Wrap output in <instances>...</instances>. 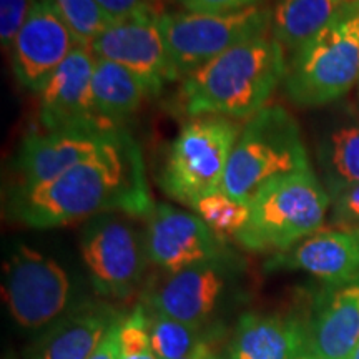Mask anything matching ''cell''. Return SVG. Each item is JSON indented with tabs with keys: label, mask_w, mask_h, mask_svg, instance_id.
<instances>
[{
	"label": "cell",
	"mask_w": 359,
	"mask_h": 359,
	"mask_svg": "<svg viewBox=\"0 0 359 359\" xmlns=\"http://www.w3.org/2000/svg\"><path fill=\"white\" fill-rule=\"evenodd\" d=\"M154 206L142 148L125 128L92 158L50 182L8 187L6 191L8 217L35 230L65 226L103 213L147 218Z\"/></svg>",
	"instance_id": "obj_1"
},
{
	"label": "cell",
	"mask_w": 359,
	"mask_h": 359,
	"mask_svg": "<svg viewBox=\"0 0 359 359\" xmlns=\"http://www.w3.org/2000/svg\"><path fill=\"white\" fill-rule=\"evenodd\" d=\"M285 50L271 35L243 42L182 79L183 109L191 116L250 120L283 83Z\"/></svg>",
	"instance_id": "obj_2"
},
{
	"label": "cell",
	"mask_w": 359,
	"mask_h": 359,
	"mask_svg": "<svg viewBox=\"0 0 359 359\" xmlns=\"http://www.w3.org/2000/svg\"><path fill=\"white\" fill-rule=\"evenodd\" d=\"M359 82V0H348L320 34L286 60V95L318 109L348 95Z\"/></svg>",
	"instance_id": "obj_3"
},
{
	"label": "cell",
	"mask_w": 359,
	"mask_h": 359,
	"mask_svg": "<svg viewBox=\"0 0 359 359\" xmlns=\"http://www.w3.org/2000/svg\"><path fill=\"white\" fill-rule=\"evenodd\" d=\"M309 168L298 122L281 105H266L241 127L222 191L250 203L273 180Z\"/></svg>",
	"instance_id": "obj_4"
},
{
	"label": "cell",
	"mask_w": 359,
	"mask_h": 359,
	"mask_svg": "<svg viewBox=\"0 0 359 359\" xmlns=\"http://www.w3.org/2000/svg\"><path fill=\"white\" fill-rule=\"evenodd\" d=\"M331 196L311 168L273 180L250 201L236 241L255 253H285L325 224Z\"/></svg>",
	"instance_id": "obj_5"
},
{
	"label": "cell",
	"mask_w": 359,
	"mask_h": 359,
	"mask_svg": "<svg viewBox=\"0 0 359 359\" xmlns=\"http://www.w3.org/2000/svg\"><path fill=\"white\" fill-rule=\"evenodd\" d=\"M241 127L217 115L193 116L170 143L158 183L170 198L193 208L222 190Z\"/></svg>",
	"instance_id": "obj_6"
},
{
	"label": "cell",
	"mask_w": 359,
	"mask_h": 359,
	"mask_svg": "<svg viewBox=\"0 0 359 359\" xmlns=\"http://www.w3.org/2000/svg\"><path fill=\"white\" fill-rule=\"evenodd\" d=\"M269 27L271 8L263 6L228 13L185 11L160 15L161 34L178 79L236 45L268 35Z\"/></svg>",
	"instance_id": "obj_7"
},
{
	"label": "cell",
	"mask_w": 359,
	"mask_h": 359,
	"mask_svg": "<svg viewBox=\"0 0 359 359\" xmlns=\"http://www.w3.org/2000/svg\"><path fill=\"white\" fill-rule=\"evenodd\" d=\"M127 217L98 215L87 219L80 233V255L90 283L103 298H132L150 263L145 233L138 231Z\"/></svg>",
	"instance_id": "obj_8"
},
{
	"label": "cell",
	"mask_w": 359,
	"mask_h": 359,
	"mask_svg": "<svg viewBox=\"0 0 359 359\" xmlns=\"http://www.w3.org/2000/svg\"><path fill=\"white\" fill-rule=\"evenodd\" d=\"M72 278L60 262L29 245H17L2 266V298L25 330L57 323L72 302Z\"/></svg>",
	"instance_id": "obj_9"
},
{
	"label": "cell",
	"mask_w": 359,
	"mask_h": 359,
	"mask_svg": "<svg viewBox=\"0 0 359 359\" xmlns=\"http://www.w3.org/2000/svg\"><path fill=\"white\" fill-rule=\"evenodd\" d=\"M97 58L115 62L137 75L151 97L178 80L154 8L115 20L90 47Z\"/></svg>",
	"instance_id": "obj_10"
},
{
	"label": "cell",
	"mask_w": 359,
	"mask_h": 359,
	"mask_svg": "<svg viewBox=\"0 0 359 359\" xmlns=\"http://www.w3.org/2000/svg\"><path fill=\"white\" fill-rule=\"evenodd\" d=\"M145 219L148 259L163 273H177L230 255L223 238L196 213L155 203Z\"/></svg>",
	"instance_id": "obj_11"
},
{
	"label": "cell",
	"mask_w": 359,
	"mask_h": 359,
	"mask_svg": "<svg viewBox=\"0 0 359 359\" xmlns=\"http://www.w3.org/2000/svg\"><path fill=\"white\" fill-rule=\"evenodd\" d=\"M77 47V39L52 0H34L29 17L11 47V65L17 82L39 95Z\"/></svg>",
	"instance_id": "obj_12"
},
{
	"label": "cell",
	"mask_w": 359,
	"mask_h": 359,
	"mask_svg": "<svg viewBox=\"0 0 359 359\" xmlns=\"http://www.w3.org/2000/svg\"><path fill=\"white\" fill-rule=\"evenodd\" d=\"M231 275V255L177 273H163V278L150 285L143 304L177 321L205 327L226 293Z\"/></svg>",
	"instance_id": "obj_13"
},
{
	"label": "cell",
	"mask_w": 359,
	"mask_h": 359,
	"mask_svg": "<svg viewBox=\"0 0 359 359\" xmlns=\"http://www.w3.org/2000/svg\"><path fill=\"white\" fill-rule=\"evenodd\" d=\"M122 128H70L32 132L22 138L11 187H35L92 158Z\"/></svg>",
	"instance_id": "obj_14"
},
{
	"label": "cell",
	"mask_w": 359,
	"mask_h": 359,
	"mask_svg": "<svg viewBox=\"0 0 359 359\" xmlns=\"http://www.w3.org/2000/svg\"><path fill=\"white\" fill-rule=\"evenodd\" d=\"M95 55L77 47L39 93V122L43 132L70 128H116L97 115L92 98Z\"/></svg>",
	"instance_id": "obj_15"
},
{
	"label": "cell",
	"mask_w": 359,
	"mask_h": 359,
	"mask_svg": "<svg viewBox=\"0 0 359 359\" xmlns=\"http://www.w3.org/2000/svg\"><path fill=\"white\" fill-rule=\"evenodd\" d=\"M269 266L299 269L330 286L344 285L359 276V233L320 230L273 258Z\"/></svg>",
	"instance_id": "obj_16"
},
{
	"label": "cell",
	"mask_w": 359,
	"mask_h": 359,
	"mask_svg": "<svg viewBox=\"0 0 359 359\" xmlns=\"http://www.w3.org/2000/svg\"><path fill=\"white\" fill-rule=\"evenodd\" d=\"M309 349V333L293 318L248 313L233 334L228 359H294Z\"/></svg>",
	"instance_id": "obj_17"
},
{
	"label": "cell",
	"mask_w": 359,
	"mask_h": 359,
	"mask_svg": "<svg viewBox=\"0 0 359 359\" xmlns=\"http://www.w3.org/2000/svg\"><path fill=\"white\" fill-rule=\"evenodd\" d=\"M331 288L308 331L309 353L318 359H351L359 344V276Z\"/></svg>",
	"instance_id": "obj_18"
},
{
	"label": "cell",
	"mask_w": 359,
	"mask_h": 359,
	"mask_svg": "<svg viewBox=\"0 0 359 359\" xmlns=\"http://www.w3.org/2000/svg\"><path fill=\"white\" fill-rule=\"evenodd\" d=\"M122 316L109 304L77 306L53 323L40 344L37 359H90Z\"/></svg>",
	"instance_id": "obj_19"
},
{
	"label": "cell",
	"mask_w": 359,
	"mask_h": 359,
	"mask_svg": "<svg viewBox=\"0 0 359 359\" xmlns=\"http://www.w3.org/2000/svg\"><path fill=\"white\" fill-rule=\"evenodd\" d=\"M150 92L137 75L105 58L95 57L92 77V98L97 115L111 127L122 123L140 109Z\"/></svg>",
	"instance_id": "obj_20"
},
{
	"label": "cell",
	"mask_w": 359,
	"mask_h": 359,
	"mask_svg": "<svg viewBox=\"0 0 359 359\" xmlns=\"http://www.w3.org/2000/svg\"><path fill=\"white\" fill-rule=\"evenodd\" d=\"M318 165L321 183L333 198L359 185V120H336L323 130L318 142Z\"/></svg>",
	"instance_id": "obj_21"
},
{
	"label": "cell",
	"mask_w": 359,
	"mask_h": 359,
	"mask_svg": "<svg viewBox=\"0 0 359 359\" xmlns=\"http://www.w3.org/2000/svg\"><path fill=\"white\" fill-rule=\"evenodd\" d=\"M348 0H276L271 8V37L293 52L320 34Z\"/></svg>",
	"instance_id": "obj_22"
},
{
	"label": "cell",
	"mask_w": 359,
	"mask_h": 359,
	"mask_svg": "<svg viewBox=\"0 0 359 359\" xmlns=\"http://www.w3.org/2000/svg\"><path fill=\"white\" fill-rule=\"evenodd\" d=\"M145 309L151 348L158 359H183L205 341L203 327L177 321L147 306Z\"/></svg>",
	"instance_id": "obj_23"
},
{
	"label": "cell",
	"mask_w": 359,
	"mask_h": 359,
	"mask_svg": "<svg viewBox=\"0 0 359 359\" xmlns=\"http://www.w3.org/2000/svg\"><path fill=\"white\" fill-rule=\"evenodd\" d=\"M57 12L69 25L80 47L92 43L114 24L115 19L100 7L97 0H52Z\"/></svg>",
	"instance_id": "obj_24"
},
{
	"label": "cell",
	"mask_w": 359,
	"mask_h": 359,
	"mask_svg": "<svg viewBox=\"0 0 359 359\" xmlns=\"http://www.w3.org/2000/svg\"><path fill=\"white\" fill-rule=\"evenodd\" d=\"M193 210L223 240L236 238L250 219V203L231 198L222 190L201 198Z\"/></svg>",
	"instance_id": "obj_25"
},
{
	"label": "cell",
	"mask_w": 359,
	"mask_h": 359,
	"mask_svg": "<svg viewBox=\"0 0 359 359\" xmlns=\"http://www.w3.org/2000/svg\"><path fill=\"white\" fill-rule=\"evenodd\" d=\"M118 359H158L151 348L147 309L138 304L120 323Z\"/></svg>",
	"instance_id": "obj_26"
},
{
	"label": "cell",
	"mask_w": 359,
	"mask_h": 359,
	"mask_svg": "<svg viewBox=\"0 0 359 359\" xmlns=\"http://www.w3.org/2000/svg\"><path fill=\"white\" fill-rule=\"evenodd\" d=\"M34 0H0V42L11 50L17 34L24 27Z\"/></svg>",
	"instance_id": "obj_27"
},
{
	"label": "cell",
	"mask_w": 359,
	"mask_h": 359,
	"mask_svg": "<svg viewBox=\"0 0 359 359\" xmlns=\"http://www.w3.org/2000/svg\"><path fill=\"white\" fill-rule=\"evenodd\" d=\"M331 224L338 230L359 233V185L331 198Z\"/></svg>",
	"instance_id": "obj_28"
},
{
	"label": "cell",
	"mask_w": 359,
	"mask_h": 359,
	"mask_svg": "<svg viewBox=\"0 0 359 359\" xmlns=\"http://www.w3.org/2000/svg\"><path fill=\"white\" fill-rule=\"evenodd\" d=\"M185 11L200 13H228L257 7L263 0H178Z\"/></svg>",
	"instance_id": "obj_29"
},
{
	"label": "cell",
	"mask_w": 359,
	"mask_h": 359,
	"mask_svg": "<svg viewBox=\"0 0 359 359\" xmlns=\"http://www.w3.org/2000/svg\"><path fill=\"white\" fill-rule=\"evenodd\" d=\"M97 2L115 20L125 19V17L133 15L137 12L151 8V0H97Z\"/></svg>",
	"instance_id": "obj_30"
},
{
	"label": "cell",
	"mask_w": 359,
	"mask_h": 359,
	"mask_svg": "<svg viewBox=\"0 0 359 359\" xmlns=\"http://www.w3.org/2000/svg\"><path fill=\"white\" fill-rule=\"evenodd\" d=\"M123 316L110 327V331L107 333L105 338H103L100 346H98V349L93 353V356L90 359H118V349H120L118 333H120V323H122Z\"/></svg>",
	"instance_id": "obj_31"
},
{
	"label": "cell",
	"mask_w": 359,
	"mask_h": 359,
	"mask_svg": "<svg viewBox=\"0 0 359 359\" xmlns=\"http://www.w3.org/2000/svg\"><path fill=\"white\" fill-rule=\"evenodd\" d=\"M217 353L213 351V346L208 343V341H203L195 351H191L188 356H185L183 359H217Z\"/></svg>",
	"instance_id": "obj_32"
},
{
	"label": "cell",
	"mask_w": 359,
	"mask_h": 359,
	"mask_svg": "<svg viewBox=\"0 0 359 359\" xmlns=\"http://www.w3.org/2000/svg\"><path fill=\"white\" fill-rule=\"evenodd\" d=\"M294 359H318L316 356H314V354H311V353H303V354H299L298 358H294Z\"/></svg>",
	"instance_id": "obj_33"
},
{
	"label": "cell",
	"mask_w": 359,
	"mask_h": 359,
	"mask_svg": "<svg viewBox=\"0 0 359 359\" xmlns=\"http://www.w3.org/2000/svg\"><path fill=\"white\" fill-rule=\"evenodd\" d=\"M351 359H359V344H358L356 351H354V353H353V356H351Z\"/></svg>",
	"instance_id": "obj_34"
},
{
	"label": "cell",
	"mask_w": 359,
	"mask_h": 359,
	"mask_svg": "<svg viewBox=\"0 0 359 359\" xmlns=\"http://www.w3.org/2000/svg\"><path fill=\"white\" fill-rule=\"evenodd\" d=\"M217 359H219V358H217Z\"/></svg>",
	"instance_id": "obj_35"
}]
</instances>
